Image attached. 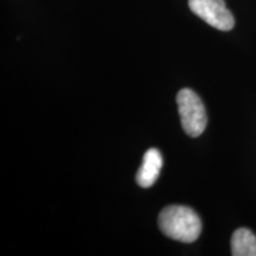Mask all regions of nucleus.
I'll return each mask as SVG.
<instances>
[{
    "mask_svg": "<svg viewBox=\"0 0 256 256\" xmlns=\"http://www.w3.org/2000/svg\"><path fill=\"white\" fill-rule=\"evenodd\" d=\"M158 224L165 236L179 242H194L202 232L200 216L184 206H166L159 214Z\"/></svg>",
    "mask_w": 256,
    "mask_h": 256,
    "instance_id": "obj_1",
    "label": "nucleus"
},
{
    "mask_svg": "<svg viewBox=\"0 0 256 256\" xmlns=\"http://www.w3.org/2000/svg\"><path fill=\"white\" fill-rule=\"evenodd\" d=\"M177 104L184 132L192 138L200 136L208 124L206 107L200 96L191 89L184 88L178 92Z\"/></svg>",
    "mask_w": 256,
    "mask_h": 256,
    "instance_id": "obj_2",
    "label": "nucleus"
},
{
    "mask_svg": "<svg viewBox=\"0 0 256 256\" xmlns=\"http://www.w3.org/2000/svg\"><path fill=\"white\" fill-rule=\"evenodd\" d=\"M188 8L210 26L220 31H230L235 26V19L226 8L224 0H188Z\"/></svg>",
    "mask_w": 256,
    "mask_h": 256,
    "instance_id": "obj_3",
    "label": "nucleus"
},
{
    "mask_svg": "<svg viewBox=\"0 0 256 256\" xmlns=\"http://www.w3.org/2000/svg\"><path fill=\"white\" fill-rule=\"evenodd\" d=\"M162 168V156L156 148H150L144 154L142 166L136 172V183L142 188H151L159 177Z\"/></svg>",
    "mask_w": 256,
    "mask_h": 256,
    "instance_id": "obj_4",
    "label": "nucleus"
},
{
    "mask_svg": "<svg viewBox=\"0 0 256 256\" xmlns=\"http://www.w3.org/2000/svg\"><path fill=\"white\" fill-rule=\"evenodd\" d=\"M232 254L234 256H256V236L247 228H240L232 234Z\"/></svg>",
    "mask_w": 256,
    "mask_h": 256,
    "instance_id": "obj_5",
    "label": "nucleus"
}]
</instances>
